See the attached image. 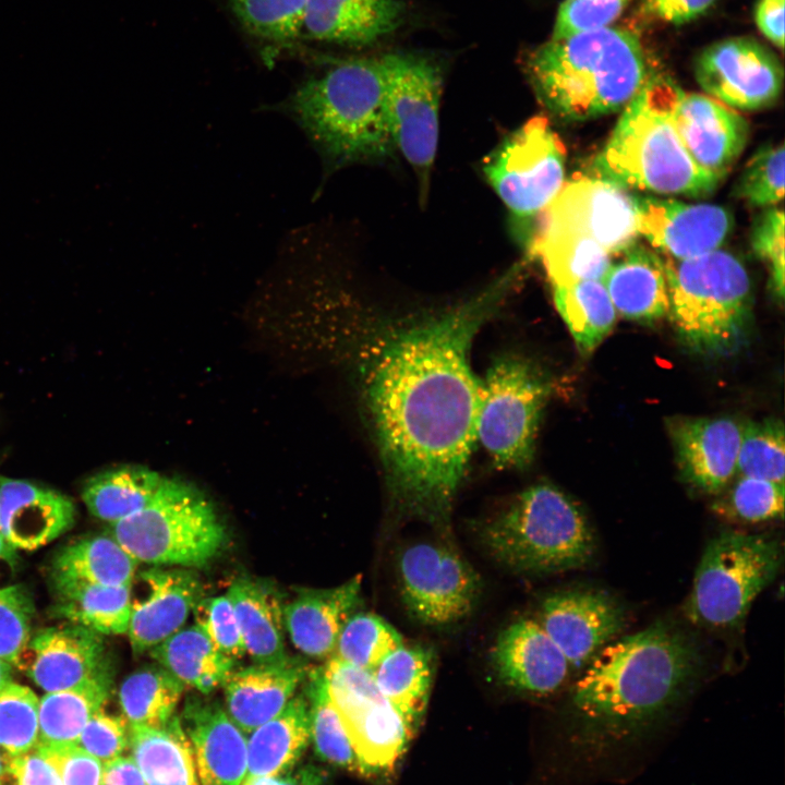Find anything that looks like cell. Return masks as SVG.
I'll list each match as a JSON object with an SVG mask.
<instances>
[{
  "instance_id": "obj_1",
  "label": "cell",
  "mask_w": 785,
  "mask_h": 785,
  "mask_svg": "<svg viewBox=\"0 0 785 785\" xmlns=\"http://www.w3.org/2000/svg\"><path fill=\"white\" fill-rule=\"evenodd\" d=\"M517 269L462 303L384 324L360 345L363 407L395 504L447 516L476 445V333L510 291Z\"/></svg>"
},
{
  "instance_id": "obj_2",
  "label": "cell",
  "mask_w": 785,
  "mask_h": 785,
  "mask_svg": "<svg viewBox=\"0 0 785 785\" xmlns=\"http://www.w3.org/2000/svg\"><path fill=\"white\" fill-rule=\"evenodd\" d=\"M698 652L667 623L614 639L573 686L576 746L595 763L629 749L680 701L696 676Z\"/></svg>"
},
{
  "instance_id": "obj_3",
  "label": "cell",
  "mask_w": 785,
  "mask_h": 785,
  "mask_svg": "<svg viewBox=\"0 0 785 785\" xmlns=\"http://www.w3.org/2000/svg\"><path fill=\"white\" fill-rule=\"evenodd\" d=\"M528 71L543 105L569 121L624 109L648 80L638 37L609 26L551 39L532 52Z\"/></svg>"
},
{
  "instance_id": "obj_4",
  "label": "cell",
  "mask_w": 785,
  "mask_h": 785,
  "mask_svg": "<svg viewBox=\"0 0 785 785\" xmlns=\"http://www.w3.org/2000/svg\"><path fill=\"white\" fill-rule=\"evenodd\" d=\"M681 94L668 77L648 78L596 155L595 177L625 190L693 198L712 195L721 180L696 164L673 122Z\"/></svg>"
},
{
  "instance_id": "obj_5",
  "label": "cell",
  "mask_w": 785,
  "mask_h": 785,
  "mask_svg": "<svg viewBox=\"0 0 785 785\" xmlns=\"http://www.w3.org/2000/svg\"><path fill=\"white\" fill-rule=\"evenodd\" d=\"M283 107L328 166L381 159L395 149L381 59L340 60L305 80Z\"/></svg>"
},
{
  "instance_id": "obj_6",
  "label": "cell",
  "mask_w": 785,
  "mask_h": 785,
  "mask_svg": "<svg viewBox=\"0 0 785 785\" xmlns=\"http://www.w3.org/2000/svg\"><path fill=\"white\" fill-rule=\"evenodd\" d=\"M663 261L668 315L681 343L706 357H726L741 349L753 306L751 279L741 261L724 250Z\"/></svg>"
},
{
  "instance_id": "obj_7",
  "label": "cell",
  "mask_w": 785,
  "mask_h": 785,
  "mask_svg": "<svg viewBox=\"0 0 785 785\" xmlns=\"http://www.w3.org/2000/svg\"><path fill=\"white\" fill-rule=\"evenodd\" d=\"M488 553L520 572L553 573L585 566L595 552L582 509L557 487L540 483L520 493L484 522Z\"/></svg>"
},
{
  "instance_id": "obj_8",
  "label": "cell",
  "mask_w": 785,
  "mask_h": 785,
  "mask_svg": "<svg viewBox=\"0 0 785 785\" xmlns=\"http://www.w3.org/2000/svg\"><path fill=\"white\" fill-rule=\"evenodd\" d=\"M108 534L137 563L186 568L207 566L226 541L209 499L191 484L167 476L149 504L109 524Z\"/></svg>"
},
{
  "instance_id": "obj_9",
  "label": "cell",
  "mask_w": 785,
  "mask_h": 785,
  "mask_svg": "<svg viewBox=\"0 0 785 785\" xmlns=\"http://www.w3.org/2000/svg\"><path fill=\"white\" fill-rule=\"evenodd\" d=\"M783 564L781 541L768 533L724 531L706 544L697 566L685 614L696 626H738Z\"/></svg>"
},
{
  "instance_id": "obj_10",
  "label": "cell",
  "mask_w": 785,
  "mask_h": 785,
  "mask_svg": "<svg viewBox=\"0 0 785 785\" xmlns=\"http://www.w3.org/2000/svg\"><path fill=\"white\" fill-rule=\"evenodd\" d=\"M550 383L541 370L517 355L497 358L480 379L475 435L493 463L522 469L532 461Z\"/></svg>"
},
{
  "instance_id": "obj_11",
  "label": "cell",
  "mask_w": 785,
  "mask_h": 785,
  "mask_svg": "<svg viewBox=\"0 0 785 785\" xmlns=\"http://www.w3.org/2000/svg\"><path fill=\"white\" fill-rule=\"evenodd\" d=\"M566 147L545 116L529 119L490 154L483 171L508 208L518 237L530 228L565 183Z\"/></svg>"
},
{
  "instance_id": "obj_12",
  "label": "cell",
  "mask_w": 785,
  "mask_h": 785,
  "mask_svg": "<svg viewBox=\"0 0 785 785\" xmlns=\"http://www.w3.org/2000/svg\"><path fill=\"white\" fill-rule=\"evenodd\" d=\"M381 60L392 142L414 169L424 196L438 143L440 70L413 55L391 53Z\"/></svg>"
},
{
  "instance_id": "obj_13",
  "label": "cell",
  "mask_w": 785,
  "mask_h": 785,
  "mask_svg": "<svg viewBox=\"0 0 785 785\" xmlns=\"http://www.w3.org/2000/svg\"><path fill=\"white\" fill-rule=\"evenodd\" d=\"M400 593L412 617L426 625H447L464 618L480 594L475 570L454 551L433 543H415L397 560Z\"/></svg>"
},
{
  "instance_id": "obj_14",
  "label": "cell",
  "mask_w": 785,
  "mask_h": 785,
  "mask_svg": "<svg viewBox=\"0 0 785 785\" xmlns=\"http://www.w3.org/2000/svg\"><path fill=\"white\" fill-rule=\"evenodd\" d=\"M695 75L706 94L742 110L775 104L784 76L777 57L748 37L727 38L704 48L695 61Z\"/></svg>"
},
{
  "instance_id": "obj_15",
  "label": "cell",
  "mask_w": 785,
  "mask_h": 785,
  "mask_svg": "<svg viewBox=\"0 0 785 785\" xmlns=\"http://www.w3.org/2000/svg\"><path fill=\"white\" fill-rule=\"evenodd\" d=\"M541 226L591 238L612 255L637 243L633 196L597 177H575L541 214Z\"/></svg>"
},
{
  "instance_id": "obj_16",
  "label": "cell",
  "mask_w": 785,
  "mask_h": 785,
  "mask_svg": "<svg viewBox=\"0 0 785 785\" xmlns=\"http://www.w3.org/2000/svg\"><path fill=\"white\" fill-rule=\"evenodd\" d=\"M625 620L624 609L611 595L580 589L547 596L538 621L570 668L579 669L621 632Z\"/></svg>"
},
{
  "instance_id": "obj_17",
  "label": "cell",
  "mask_w": 785,
  "mask_h": 785,
  "mask_svg": "<svg viewBox=\"0 0 785 785\" xmlns=\"http://www.w3.org/2000/svg\"><path fill=\"white\" fill-rule=\"evenodd\" d=\"M639 234L677 261L718 247L733 228L728 209L714 204H688L654 196H633Z\"/></svg>"
},
{
  "instance_id": "obj_18",
  "label": "cell",
  "mask_w": 785,
  "mask_h": 785,
  "mask_svg": "<svg viewBox=\"0 0 785 785\" xmlns=\"http://www.w3.org/2000/svg\"><path fill=\"white\" fill-rule=\"evenodd\" d=\"M742 426L729 416L671 419L667 430L683 479L704 493H721L736 473Z\"/></svg>"
},
{
  "instance_id": "obj_19",
  "label": "cell",
  "mask_w": 785,
  "mask_h": 785,
  "mask_svg": "<svg viewBox=\"0 0 785 785\" xmlns=\"http://www.w3.org/2000/svg\"><path fill=\"white\" fill-rule=\"evenodd\" d=\"M673 122L696 164L721 181L739 158L749 136V125L742 116L701 94L683 92Z\"/></svg>"
},
{
  "instance_id": "obj_20",
  "label": "cell",
  "mask_w": 785,
  "mask_h": 785,
  "mask_svg": "<svg viewBox=\"0 0 785 785\" xmlns=\"http://www.w3.org/2000/svg\"><path fill=\"white\" fill-rule=\"evenodd\" d=\"M140 579L146 594L131 601L128 637L134 654H141L179 631L202 597V584L190 569L154 567Z\"/></svg>"
},
{
  "instance_id": "obj_21",
  "label": "cell",
  "mask_w": 785,
  "mask_h": 785,
  "mask_svg": "<svg viewBox=\"0 0 785 785\" xmlns=\"http://www.w3.org/2000/svg\"><path fill=\"white\" fill-rule=\"evenodd\" d=\"M25 652L27 675L46 692L76 687L109 668L102 635L75 624L38 631Z\"/></svg>"
},
{
  "instance_id": "obj_22",
  "label": "cell",
  "mask_w": 785,
  "mask_h": 785,
  "mask_svg": "<svg viewBox=\"0 0 785 785\" xmlns=\"http://www.w3.org/2000/svg\"><path fill=\"white\" fill-rule=\"evenodd\" d=\"M75 517V505L67 495L0 476V532L14 551H35L51 543L74 524Z\"/></svg>"
},
{
  "instance_id": "obj_23",
  "label": "cell",
  "mask_w": 785,
  "mask_h": 785,
  "mask_svg": "<svg viewBox=\"0 0 785 785\" xmlns=\"http://www.w3.org/2000/svg\"><path fill=\"white\" fill-rule=\"evenodd\" d=\"M492 660L505 685L539 696L560 688L571 669L539 621L527 618L512 623L498 635Z\"/></svg>"
},
{
  "instance_id": "obj_24",
  "label": "cell",
  "mask_w": 785,
  "mask_h": 785,
  "mask_svg": "<svg viewBox=\"0 0 785 785\" xmlns=\"http://www.w3.org/2000/svg\"><path fill=\"white\" fill-rule=\"evenodd\" d=\"M182 715L200 785H241L246 774L247 739L226 709L216 701L192 698Z\"/></svg>"
},
{
  "instance_id": "obj_25",
  "label": "cell",
  "mask_w": 785,
  "mask_h": 785,
  "mask_svg": "<svg viewBox=\"0 0 785 785\" xmlns=\"http://www.w3.org/2000/svg\"><path fill=\"white\" fill-rule=\"evenodd\" d=\"M309 672L304 663L289 656L232 669L222 685L228 715L243 733L253 732L287 705Z\"/></svg>"
},
{
  "instance_id": "obj_26",
  "label": "cell",
  "mask_w": 785,
  "mask_h": 785,
  "mask_svg": "<svg viewBox=\"0 0 785 785\" xmlns=\"http://www.w3.org/2000/svg\"><path fill=\"white\" fill-rule=\"evenodd\" d=\"M361 576L330 589H303L283 606V625L303 654L329 657L338 636L360 602Z\"/></svg>"
},
{
  "instance_id": "obj_27",
  "label": "cell",
  "mask_w": 785,
  "mask_h": 785,
  "mask_svg": "<svg viewBox=\"0 0 785 785\" xmlns=\"http://www.w3.org/2000/svg\"><path fill=\"white\" fill-rule=\"evenodd\" d=\"M400 0H307L302 35L349 46H366L395 31Z\"/></svg>"
},
{
  "instance_id": "obj_28",
  "label": "cell",
  "mask_w": 785,
  "mask_h": 785,
  "mask_svg": "<svg viewBox=\"0 0 785 785\" xmlns=\"http://www.w3.org/2000/svg\"><path fill=\"white\" fill-rule=\"evenodd\" d=\"M366 775L388 774L406 751L414 729L385 698L336 708Z\"/></svg>"
},
{
  "instance_id": "obj_29",
  "label": "cell",
  "mask_w": 785,
  "mask_h": 785,
  "mask_svg": "<svg viewBox=\"0 0 785 785\" xmlns=\"http://www.w3.org/2000/svg\"><path fill=\"white\" fill-rule=\"evenodd\" d=\"M601 279L623 317L651 323L668 315L669 294L664 261L653 251L633 244L621 252Z\"/></svg>"
},
{
  "instance_id": "obj_30",
  "label": "cell",
  "mask_w": 785,
  "mask_h": 785,
  "mask_svg": "<svg viewBox=\"0 0 785 785\" xmlns=\"http://www.w3.org/2000/svg\"><path fill=\"white\" fill-rule=\"evenodd\" d=\"M310 739L307 698L303 695L293 696L276 716L251 732L246 741L245 777L287 774L304 752Z\"/></svg>"
},
{
  "instance_id": "obj_31",
  "label": "cell",
  "mask_w": 785,
  "mask_h": 785,
  "mask_svg": "<svg viewBox=\"0 0 785 785\" xmlns=\"http://www.w3.org/2000/svg\"><path fill=\"white\" fill-rule=\"evenodd\" d=\"M226 595L232 603L251 659L255 663L285 660L283 607L270 587L240 577L231 583Z\"/></svg>"
},
{
  "instance_id": "obj_32",
  "label": "cell",
  "mask_w": 785,
  "mask_h": 785,
  "mask_svg": "<svg viewBox=\"0 0 785 785\" xmlns=\"http://www.w3.org/2000/svg\"><path fill=\"white\" fill-rule=\"evenodd\" d=\"M137 560L110 534L94 535L62 547L51 563L53 588L89 583L130 587Z\"/></svg>"
},
{
  "instance_id": "obj_33",
  "label": "cell",
  "mask_w": 785,
  "mask_h": 785,
  "mask_svg": "<svg viewBox=\"0 0 785 785\" xmlns=\"http://www.w3.org/2000/svg\"><path fill=\"white\" fill-rule=\"evenodd\" d=\"M110 667L70 689L47 692L38 705V745L64 749L76 741L89 718L108 699Z\"/></svg>"
},
{
  "instance_id": "obj_34",
  "label": "cell",
  "mask_w": 785,
  "mask_h": 785,
  "mask_svg": "<svg viewBox=\"0 0 785 785\" xmlns=\"http://www.w3.org/2000/svg\"><path fill=\"white\" fill-rule=\"evenodd\" d=\"M130 729L132 758L147 785H200L192 747L178 717L159 728Z\"/></svg>"
},
{
  "instance_id": "obj_35",
  "label": "cell",
  "mask_w": 785,
  "mask_h": 785,
  "mask_svg": "<svg viewBox=\"0 0 785 785\" xmlns=\"http://www.w3.org/2000/svg\"><path fill=\"white\" fill-rule=\"evenodd\" d=\"M529 246L552 287L601 280L612 264L613 255L591 238L547 226L534 228Z\"/></svg>"
},
{
  "instance_id": "obj_36",
  "label": "cell",
  "mask_w": 785,
  "mask_h": 785,
  "mask_svg": "<svg viewBox=\"0 0 785 785\" xmlns=\"http://www.w3.org/2000/svg\"><path fill=\"white\" fill-rule=\"evenodd\" d=\"M382 696L415 730L424 714L434 674L432 652L421 645H400L372 672Z\"/></svg>"
},
{
  "instance_id": "obj_37",
  "label": "cell",
  "mask_w": 785,
  "mask_h": 785,
  "mask_svg": "<svg viewBox=\"0 0 785 785\" xmlns=\"http://www.w3.org/2000/svg\"><path fill=\"white\" fill-rule=\"evenodd\" d=\"M149 654L183 685L205 695L222 687L234 664L196 625L181 628L149 650Z\"/></svg>"
},
{
  "instance_id": "obj_38",
  "label": "cell",
  "mask_w": 785,
  "mask_h": 785,
  "mask_svg": "<svg viewBox=\"0 0 785 785\" xmlns=\"http://www.w3.org/2000/svg\"><path fill=\"white\" fill-rule=\"evenodd\" d=\"M165 476L143 466H120L89 478L82 499L89 512L109 524L144 508L155 497Z\"/></svg>"
},
{
  "instance_id": "obj_39",
  "label": "cell",
  "mask_w": 785,
  "mask_h": 785,
  "mask_svg": "<svg viewBox=\"0 0 785 785\" xmlns=\"http://www.w3.org/2000/svg\"><path fill=\"white\" fill-rule=\"evenodd\" d=\"M53 613L100 635H121L128 631L132 585L111 587L74 583L53 588Z\"/></svg>"
},
{
  "instance_id": "obj_40",
  "label": "cell",
  "mask_w": 785,
  "mask_h": 785,
  "mask_svg": "<svg viewBox=\"0 0 785 785\" xmlns=\"http://www.w3.org/2000/svg\"><path fill=\"white\" fill-rule=\"evenodd\" d=\"M553 288L555 306L578 349L591 353L612 331L617 312L601 280Z\"/></svg>"
},
{
  "instance_id": "obj_41",
  "label": "cell",
  "mask_w": 785,
  "mask_h": 785,
  "mask_svg": "<svg viewBox=\"0 0 785 785\" xmlns=\"http://www.w3.org/2000/svg\"><path fill=\"white\" fill-rule=\"evenodd\" d=\"M184 685L161 666H148L129 675L119 700L130 728L165 726L172 717Z\"/></svg>"
},
{
  "instance_id": "obj_42",
  "label": "cell",
  "mask_w": 785,
  "mask_h": 785,
  "mask_svg": "<svg viewBox=\"0 0 785 785\" xmlns=\"http://www.w3.org/2000/svg\"><path fill=\"white\" fill-rule=\"evenodd\" d=\"M310 737L317 756L334 765L359 772L350 738L328 693L323 669L309 672Z\"/></svg>"
},
{
  "instance_id": "obj_43",
  "label": "cell",
  "mask_w": 785,
  "mask_h": 785,
  "mask_svg": "<svg viewBox=\"0 0 785 785\" xmlns=\"http://www.w3.org/2000/svg\"><path fill=\"white\" fill-rule=\"evenodd\" d=\"M402 644L401 635L384 618L372 613H355L345 623L331 655L373 672Z\"/></svg>"
},
{
  "instance_id": "obj_44",
  "label": "cell",
  "mask_w": 785,
  "mask_h": 785,
  "mask_svg": "<svg viewBox=\"0 0 785 785\" xmlns=\"http://www.w3.org/2000/svg\"><path fill=\"white\" fill-rule=\"evenodd\" d=\"M785 431L778 419L747 422L737 456L736 472L740 476L769 480L784 484Z\"/></svg>"
},
{
  "instance_id": "obj_45",
  "label": "cell",
  "mask_w": 785,
  "mask_h": 785,
  "mask_svg": "<svg viewBox=\"0 0 785 785\" xmlns=\"http://www.w3.org/2000/svg\"><path fill=\"white\" fill-rule=\"evenodd\" d=\"M242 26L252 35L287 44L302 35L307 0H229Z\"/></svg>"
},
{
  "instance_id": "obj_46",
  "label": "cell",
  "mask_w": 785,
  "mask_h": 785,
  "mask_svg": "<svg viewBox=\"0 0 785 785\" xmlns=\"http://www.w3.org/2000/svg\"><path fill=\"white\" fill-rule=\"evenodd\" d=\"M39 699L28 687L11 681L0 691V750L23 753L38 742Z\"/></svg>"
},
{
  "instance_id": "obj_47",
  "label": "cell",
  "mask_w": 785,
  "mask_h": 785,
  "mask_svg": "<svg viewBox=\"0 0 785 785\" xmlns=\"http://www.w3.org/2000/svg\"><path fill=\"white\" fill-rule=\"evenodd\" d=\"M784 145L760 146L745 165L734 186V195L751 206L769 208L783 200Z\"/></svg>"
},
{
  "instance_id": "obj_48",
  "label": "cell",
  "mask_w": 785,
  "mask_h": 785,
  "mask_svg": "<svg viewBox=\"0 0 785 785\" xmlns=\"http://www.w3.org/2000/svg\"><path fill=\"white\" fill-rule=\"evenodd\" d=\"M721 512L742 522H763L782 518L784 484L769 480L739 476L724 500L717 504Z\"/></svg>"
},
{
  "instance_id": "obj_49",
  "label": "cell",
  "mask_w": 785,
  "mask_h": 785,
  "mask_svg": "<svg viewBox=\"0 0 785 785\" xmlns=\"http://www.w3.org/2000/svg\"><path fill=\"white\" fill-rule=\"evenodd\" d=\"M34 605L21 584L0 587V657L17 665L32 637Z\"/></svg>"
},
{
  "instance_id": "obj_50",
  "label": "cell",
  "mask_w": 785,
  "mask_h": 785,
  "mask_svg": "<svg viewBox=\"0 0 785 785\" xmlns=\"http://www.w3.org/2000/svg\"><path fill=\"white\" fill-rule=\"evenodd\" d=\"M193 615L195 625L221 654L233 661L246 654L237 615L227 595L201 597Z\"/></svg>"
},
{
  "instance_id": "obj_51",
  "label": "cell",
  "mask_w": 785,
  "mask_h": 785,
  "mask_svg": "<svg viewBox=\"0 0 785 785\" xmlns=\"http://www.w3.org/2000/svg\"><path fill=\"white\" fill-rule=\"evenodd\" d=\"M750 245L765 264L770 289L778 300L784 299V214L780 208H766L753 221Z\"/></svg>"
},
{
  "instance_id": "obj_52",
  "label": "cell",
  "mask_w": 785,
  "mask_h": 785,
  "mask_svg": "<svg viewBox=\"0 0 785 785\" xmlns=\"http://www.w3.org/2000/svg\"><path fill=\"white\" fill-rule=\"evenodd\" d=\"M630 0H565L558 9L552 39L608 27Z\"/></svg>"
},
{
  "instance_id": "obj_53",
  "label": "cell",
  "mask_w": 785,
  "mask_h": 785,
  "mask_svg": "<svg viewBox=\"0 0 785 785\" xmlns=\"http://www.w3.org/2000/svg\"><path fill=\"white\" fill-rule=\"evenodd\" d=\"M125 723V718L100 709L86 723L75 746L104 763L116 759L129 742Z\"/></svg>"
},
{
  "instance_id": "obj_54",
  "label": "cell",
  "mask_w": 785,
  "mask_h": 785,
  "mask_svg": "<svg viewBox=\"0 0 785 785\" xmlns=\"http://www.w3.org/2000/svg\"><path fill=\"white\" fill-rule=\"evenodd\" d=\"M8 759L7 770L16 785H63L61 749L37 744Z\"/></svg>"
},
{
  "instance_id": "obj_55",
  "label": "cell",
  "mask_w": 785,
  "mask_h": 785,
  "mask_svg": "<svg viewBox=\"0 0 785 785\" xmlns=\"http://www.w3.org/2000/svg\"><path fill=\"white\" fill-rule=\"evenodd\" d=\"M63 785H100L101 762L76 746L61 749Z\"/></svg>"
},
{
  "instance_id": "obj_56",
  "label": "cell",
  "mask_w": 785,
  "mask_h": 785,
  "mask_svg": "<svg viewBox=\"0 0 785 785\" xmlns=\"http://www.w3.org/2000/svg\"><path fill=\"white\" fill-rule=\"evenodd\" d=\"M715 0H648L651 12L672 24L686 23L706 11Z\"/></svg>"
},
{
  "instance_id": "obj_57",
  "label": "cell",
  "mask_w": 785,
  "mask_h": 785,
  "mask_svg": "<svg viewBox=\"0 0 785 785\" xmlns=\"http://www.w3.org/2000/svg\"><path fill=\"white\" fill-rule=\"evenodd\" d=\"M754 17L761 33L782 49L784 45V0H759Z\"/></svg>"
},
{
  "instance_id": "obj_58",
  "label": "cell",
  "mask_w": 785,
  "mask_h": 785,
  "mask_svg": "<svg viewBox=\"0 0 785 785\" xmlns=\"http://www.w3.org/2000/svg\"><path fill=\"white\" fill-rule=\"evenodd\" d=\"M100 785H147L132 757H118L104 763Z\"/></svg>"
},
{
  "instance_id": "obj_59",
  "label": "cell",
  "mask_w": 785,
  "mask_h": 785,
  "mask_svg": "<svg viewBox=\"0 0 785 785\" xmlns=\"http://www.w3.org/2000/svg\"><path fill=\"white\" fill-rule=\"evenodd\" d=\"M282 781L283 785H325L323 772L314 766L302 768Z\"/></svg>"
},
{
  "instance_id": "obj_60",
  "label": "cell",
  "mask_w": 785,
  "mask_h": 785,
  "mask_svg": "<svg viewBox=\"0 0 785 785\" xmlns=\"http://www.w3.org/2000/svg\"><path fill=\"white\" fill-rule=\"evenodd\" d=\"M17 554L3 539L0 532V565H9L14 567L16 565Z\"/></svg>"
},
{
  "instance_id": "obj_61",
  "label": "cell",
  "mask_w": 785,
  "mask_h": 785,
  "mask_svg": "<svg viewBox=\"0 0 785 785\" xmlns=\"http://www.w3.org/2000/svg\"><path fill=\"white\" fill-rule=\"evenodd\" d=\"M241 785H283L280 776H253L245 777Z\"/></svg>"
},
{
  "instance_id": "obj_62",
  "label": "cell",
  "mask_w": 785,
  "mask_h": 785,
  "mask_svg": "<svg viewBox=\"0 0 785 785\" xmlns=\"http://www.w3.org/2000/svg\"><path fill=\"white\" fill-rule=\"evenodd\" d=\"M13 665L0 657V691L12 681Z\"/></svg>"
},
{
  "instance_id": "obj_63",
  "label": "cell",
  "mask_w": 785,
  "mask_h": 785,
  "mask_svg": "<svg viewBox=\"0 0 785 785\" xmlns=\"http://www.w3.org/2000/svg\"><path fill=\"white\" fill-rule=\"evenodd\" d=\"M7 761L8 760H4L2 758V756L0 754V782H1L2 777L8 773Z\"/></svg>"
}]
</instances>
